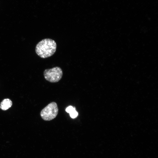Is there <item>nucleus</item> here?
Listing matches in <instances>:
<instances>
[{"label": "nucleus", "instance_id": "obj_2", "mask_svg": "<svg viewBox=\"0 0 158 158\" xmlns=\"http://www.w3.org/2000/svg\"><path fill=\"white\" fill-rule=\"evenodd\" d=\"M59 112V108L57 103L54 102L48 104L41 111L40 116L44 121H50L55 118Z\"/></svg>", "mask_w": 158, "mask_h": 158}, {"label": "nucleus", "instance_id": "obj_3", "mask_svg": "<svg viewBox=\"0 0 158 158\" xmlns=\"http://www.w3.org/2000/svg\"><path fill=\"white\" fill-rule=\"evenodd\" d=\"M43 75L45 79L48 81L55 83L59 82L62 78L63 71L60 67L56 66L45 70Z\"/></svg>", "mask_w": 158, "mask_h": 158}, {"label": "nucleus", "instance_id": "obj_4", "mask_svg": "<svg viewBox=\"0 0 158 158\" xmlns=\"http://www.w3.org/2000/svg\"><path fill=\"white\" fill-rule=\"evenodd\" d=\"M12 102L11 100L6 98L3 99L0 104V109L3 110H6L11 107Z\"/></svg>", "mask_w": 158, "mask_h": 158}, {"label": "nucleus", "instance_id": "obj_1", "mask_svg": "<svg viewBox=\"0 0 158 158\" xmlns=\"http://www.w3.org/2000/svg\"><path fill=\"white\" fill-rule=\"evenodd\" d=\"M56 44L55 41L49 38L44 39L36 45L35 51L37 54L42 58L53 55L56 51Z\"/></svg>", "mask_w": 158, "mask_h": 158}, {"label": "nucleus", "instance_id": "obj_5", "mask_svg": "<svg viewBox=\"0 0 158 158\" xmlns=\"http://www.w3.org/2000/svg\"><path fill=\"white\" fill-rule=\"evenodd\" d=\"M75 108L70 106L66 108V111L69 114L70 117L72 118H76L78 115V113L76 111Z\"/></svg>", "mask_w": 158, "mask_h": 158}]
</instances>
